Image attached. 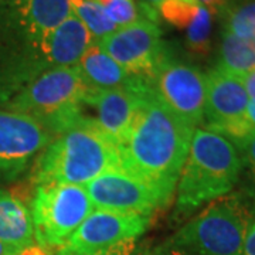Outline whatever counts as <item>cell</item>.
Wrapping results in <instances>:
<instances>
[{"mask_svg":"<svg viewBox=\"0 0 255 255\" xmlns=\"http://www.w3.org/2000/svg\"><path fill=\"white\" fill-rule=\"evenodd\" d=\"M94 43L70 0H0V102L46 71L75 65Z\"/></svg>","mask_w":255,"mask_h":255,"instance_id":"1","label":"cell"},{"mask_svg":"<svg viewBox=\"0 0 255 255\" xmlns=\"http://www.w3.org/2000/svg\"><path fill=\"white\" fill-rule=\"evenodd\" d=\"M194 130L164 105L149 82L132 128L118 145L121 169L155 189L169 206Z\"/></svg>","mask_w":255,"mask_h":255,"instance_id":"2","label":"cell"},{"mask_svg":"<svg viewBox=\"0 0 255 255\" xmlns=\"http://www.w3.org/2000/svg\"><path fill=\"white\" fill-rule=\"evenodd\" d=\"M121 167L117 142L94 118L81 117L65 128L31 167L33 183L87 186L102 173Z\"/></svg>","mask_w":255,"mask_h":255,"instance_id":"3","label":"cell"},{"mask_svg":"<svg viewBox=\"0 0 255 255\" xmlns=\"http://www.w3.org/2000/svg\"><path fill=\"white\" fill-rule=\"evenodd\" d=\"M243 166L231 140L210 129L197 128L176 186V214L190 216L201 206L231 193Z\"/></svg>","mask_w":255,"mask_h":255,"instance_id":"4","label":"cell"},{"mask_svg":"<svg viewBox=\"0 0 255 255\" xmlns=\"http://www.w3.org/2000/svg\"><path fill=\"white\" fill-rule=\"evenodd\" d=\"M253 216L251 204L243 196L228 193L189 220L163 250L187 255H243Z\"/></svg>","mask_w":255,"mask_h":255,"instance_id":"5","label":"cell"},{"mask_svg":"<svg viewBox=\"0 0 255 255\" xmlns=\"http://www.w3.org/2000/svg\"><path fill=\"white\" fill-rule=\"evenodd\" d=\"M87 87L75 65L46 71L4 104V108L37 119L53 133L84 117L81 105Z\"/></svg>","mask_w":255,"mask_h":255,"instance_id":"6","label":"cell"},{"mask_svg":"<svg viewBox=\"0 0 255 255\" xmlns=\"http://www.w3.org/2000/svg\"><path fill=\"white\" fill-rule=\"evenodd\" d=\"M28 209L37 244L57 251L95 207L82 186L38 184Z\"/></svg>","mask_w":255,"mask_h":255,"instance_id":"7","label":"cell"},{"mask_svg":"<svg viewBox=\"0 0 255 255\" xmlns=\"http://www.w3.org/2000/svg\"><path fill=\"white\" fill-rule=\"evenodd\" d=\"M150 224V217L94 210L54 255H110L135 250Z\"/></svg>","mask_w":255,"mask_h":255,"instance_id":"8","label":"cell"},{"mask_svg":"<svg viewBox=\"0 0 255 255\" xmlns=\"http://www.w3.org/2000/svg\"><path fill=\"white\" fill-rule=\"evenodd\" d=\"M159 98L194 129L204 124L206 74L189 63L166 57L149 77Z\"/></svg>","mask_w":255,"mask_h":255,"instance_id":"9","label":"cell"},{"mask_svg":"<svg viewBox=\"0 0 255 255\" xmlns=\"http://www.w3.org/2000/svg\"><path fill=\"white\" fill-rule=\"evenodd\" d=\"M248 102L241 78L217 68L206 74V129L226 136L233 143L243 139L254 129L246 117Z\"/></svg>","mask_w":255,"mask_h":255,"instance_id":"10","label":"cell"},{"mask_svg":"<svg viewBox=\"0 0 255 255\" xmlns=\"http://www.w3.org/2000/svg\"><path fill=\"white\" fill-rule=\"evenodd\" d=\"M53 139V133L37 119L0 110V179L13 180L26 172Z\"/></svg>","mask_w":255,"mask_h":255,"instance_id":"11","label":"cell"},{"mask_svg":"<svg viewBox=\"0 0 255 255\" xmlns=\"http://www.w3.org/2000/svg\"><path fill=\"white\" fill-rule=\"evenodd\" d=\"M112 60L129 74L150 77L167 57L162 30L156 21L140 18L97 41Z\"/></svg>","mask_w":255,"mask_h":255,"instance_id":"12","label":"cell"},{"mask_svg":"<svg viewBox=\"0 0 255 255\" xmlns=\"http://www.w3.org/2000/svg\"><path fill=\"white\" fill-rule=\"evenodd\" d=\"M95 210H110L152 217L166 207L159 193L127 170L115 167L84 186Z\"/></svg>","mask_w":255,"mask_h":255,"instance_id":"13","label":"cell"},{"mask_svg":"<svg viewBox=\"0 0 255 255\" xmlns=\"http://www.w3.org/2000/svg\"><path fill=\"white\" fill-rule=\"evenodd\" d=\"M150 82L149 77L139 75L130 85L90 91L84 97V104L95 110V122L119 145L129 133L137 111L143 100V94Z\"/></svg>","mask_w":255,"mask_h":255,"instance_id":"14","label":"cell"},{"mask_svg":"<svg viewBox=\"0 0 255 255\" xmlns=\"http://www.w3.org/2000/svg\"><path fill=\"white\" fill-rule=\"evenodd\" d=\"M77 68L87 90L100 91L130 85L139 75L125 71L95 41L80 58Z\"/></svg>","mask_w":255,"mask_h":255,"instance_id":"15","label":"cell"},{"mask_svg":"<svg viewBox=\"0 0 255 255\" xmlns=\"http://www.w3.org/2000/svg\"><path fill=\"white\" fill-rule=\"evenodd\" d=\"M0 241L16 248L36 243L30 209L17 196L3 189H0Z\"/></svg>","mask_w":255,"mask_h":255,"instance_id":"16","label":"cell"},{"mask_svg":"<svg viewBox=\"0 0 255 255\" xmlns=\"http://www.w3.org/2000/svg\"><path fill=\"white\" fill-rule=\"evenodd\" d=\"M216 68L237 78L255 70V38L223 33Z\"/></svg>","mask_w":255,"mask_h":255,"instance_id":"17","label":"cell"},{"mask_svg":"<svg viewBox=\"0 0 255 255\" xmlns=\"http://www.w3.org/2000/svg\"><path fill=\"white\" fill-rule=\"evenodd\" d=\"M70 3H71L73 14L87 27L95 41H100L118 30V27L107 16L102 4L98 1H95V0H70Z\"/></svg>","mask_w":255,"mask_h":255,"instance_id":"18","label":"cell"},{"mask_svg":"<svg viewBox=\"0 0 255 255\" xmlns=\"http://www.w3.org/2000/svg\"><path fill=\"white\" fill-rule=\"evenodd\" d=\"M221 17L224 33L255 38V0H231Z\"/></svg>","mask_w":255,"mask_h":255,"instance_id":"19","label":"cell"},{"mask_svg":"<svg viewBox=\"0 0 255 255\" xmlns=\"http://www.w3.org/2000/svg\"><path fill=\"white\" fill-rule=\"evenodd\" d=\"M211 33V14L207 9L199 6L196 16L186 27V43L191 51L197 54H206L210 48Z\"/></svg>","mask_w":255,"mask_h":255,"instance_id":"20","label":"cell"},{"mask_svg":"<svg viewBox=\"0 0 255 255\" xmlns=\"http://www.w3.org/2000/svg\"><path fill=\"white\" fill-rule=\"evenodd\" d=\"M101 4L111 21L118 28L127 27L136 23L140 18H145L133 0H107Z\"/></svg>","mask_w":255,"mask_h":255,"instance_id":"21","label":"cell"},{"mask_svg":"<svg viewBox=\"0 0 255 255\" xmlns=\"http://www.w3.org/2000/svg\"><path fill=\"white\" fill-rule=\"evenodd\" d=\"M199 9V4L187 3L180 0H164L157 10V13L162 17L172 23L179 28H186L191 23L193 17L196 16V11Z\"/></svg>","mask_w":255,"mask_h":255,"instance_id":"22","label":"cell"},{"mask_svg":"<svg viewBox=\"0 0 255 255\" xmlns=\"http://www.w3.org/2000/svg\"><path fill=\"white\" fill-rule=\"evenodd\" d=\"M238 153L243 159V163H246L255 179V129H253L248 135L234 142Z\"/></svg>","mask_w":255,"mask_h":255,"instance_id":"23","label":"cell"},{"mask_svg":"<svg viewBox=\"0 0 255 255\" xmlns=\"http://www.w3.org/2000/svg\"><path fill=\"white\" fill-rule=\"evenodd\" d=\"M196 4H199L201 7L207 9L210 14H216V16H223V13L226 11L227 6L230 4L231 0H193Z\"/></svg>","mask_w":255,"mask_h":255,"instance_id":"24","label":"cell"},{"mask_svg":"<svg viewBox=\"0 0 255 255\" xmlns=\"http://www.w3.org/2000/svg\"><path fill=\"white\" fill-rule=\"evenodd\" d=\"M14 255H54V253H53V250H50V248H47V247H43L40 246V244H37V243H34V244H31V246L20 248Z\"/></svg>","mask_w":255,"mask_h":255,"instance_id":"25","label":"cell"},{"mask_svg":"<svg viewBox=\"0 0 255 255\" xmlns=\"http://www.w3.org/2000/svg\"><path fill=\"white\" fill-rule=\"evenodd\" d=\"M243 255H255V221H253V224L247 231Z\"/></svg>","mask_w":255,"mask_h":255,"instance_id":"26","label":"cell"},{"mask_svg":"<svg viewBox=\"0 0 255 255\" xmlns=\"http://www.w3.org/2000/svg\"><path fill=\"white\" fill-rule=\"evenodd\" d=\"M241 81L246 87V91L248 94L250 100L255 101V70H253L251 73H248L241 78Z\"/></svg>","mask_w":255,"mask_h":255,"instance_id":"27","label":"cell"},{"mask_svg":"<svg viewBox=\"0 0 255 255\" xmlns=\"http://www.w3.org/2000/svg\"><path fill=\"white\" fill-rule=\"evenodd\" d=\"M246 117L248 119V122L251 124V127L255 129V101L250 100V102H248Z\"/></svg>","mask_w":255,"mask_h":255,"instance_id":"28","label":"cell"},{"mask_svg":"<svg viewBox=\"0 0 255 255\" xmlns=\"http://www.w3.org/2000/svg\"><path fill=\"white\" fill-rule=\"evenodd\" d=\"M164 0H142V6H145L146 9H150L153 10V11H156L157 13V10H159V7H160V4L163 3Z\"/></svg>","mask_w":255,"mask_h":255,"instance_id":"29","label":"cell"},{"mask_svg":"<svg viewBox=\"0 0 255 255\" xmlns=\"http://www.w3.org/2000/svg\"><path fill=\"white\" fill-rule=\"evenodd\" d=\"M20 248L11 247L9 244H4L3 241H0V255H14Z\"/></svg>","mask_w":255,"mask_h":255,"instance_id":"30","label":"cell"},{"mask_svg":"<svg viewBox=\"0 0 255 255\" xmlns=\"http://www.w3.org/2000/svg\"><path fill=\"white\" fill-rule=\"evenodd\" d=\"M163 255H187V254L180 253V251H164Z\"/></svg>","mask_w":255,"mask_h":255,"instance_id":"31","label":"cell"},{"mask_svg":"<svg viewBox=\"0 0 255 255\" xmlns=\"http://www.w3.org/2000/svg\"><path fill=\"white\" fill-rule=\"evenodd\" d=\"M135 251H128V253H118V254H111V255H133Z\"/></svg>","mask_w":255,"mask_h":255,"instance_id":"32","label":"cell"},{"mask_svg":"<svg viewBox=\"0 0 255 255\" xmlns=\"http://www.w3.org/2000/svg\"><path fill=\"white\" fill-rule=\"evenodd\" d=\"M95 1H98V3H105L107 0H95Z\"/></svg>","mask_w":255,"mask_h":255,"instance_id":"33","label":"cell"}]
</instances>
